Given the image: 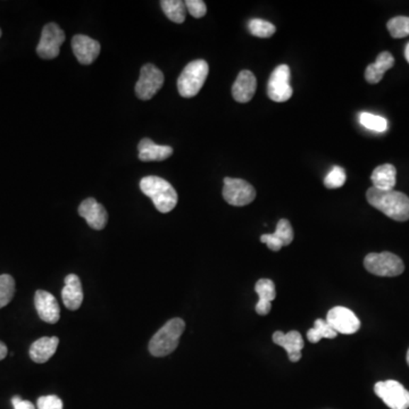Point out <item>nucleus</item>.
Masks as SVG:
<instances>
[{
    "instance_id": "nucleus-7",
    "label": "nucleus",
    "mask_w": 409,
    "mask_h": 409,
    "mask_svg": "<svg viewBox=\"0 0 409 409\" xmlns=\"http://www.w3.org/2000/svg\"><path fill=\"white\" fill-rule=\"evenodd\" d=\"M223 198L232 206L242 207L255 201L256 190L241 179H224Z\"/></svg>"
},
{
    "instance_id": "nucleus-37",
    "label": "nucleus",
    "mask_w": 409,
    "mask_h": 409,
    "mask_svg": "<svg viewBox=\"0 0 409 409\" xmlns=\"http://www.w3.org/2000/svg\"><path fill=\"white\" fill-rule=\"evenodd\" d=\"M0 37H1V30H0Z\"/></svg>"
},
{
    "instance_id": "nucleus-35",
    "label": "nucleus",
    "mask_w": 409,
    "mask_h": 409,
    "mask_svg": "<svg viewBox=\"0 0 409 409\" xmlns=\"http://www.w3.org/2000/svg\"><path fill=\"white\" fill-rule=\"evenodd\" d=\"M405 57H406V60L409 63V43H407L406 48H405Z\"/></svg>"
},
{
    "instance_id": "nucleus-32",
    "label": "nucleus",
    "mask_w": 409,
    "mask_h": 409,
    "mask_svg": "<svg viewBox=\"0 0 409 409\" xmlns=\"http://www.w3.org/2000/svg\"><path fill=\"white\" fill-rule=\"evenodd\" d=\"M38 409H63V401L57 396H43L37 403Z\"/></svg>"
},
{
    "instance_id": "nucleus-29",
    "label": "nucleus",
    "mask_w": 409,
    "mask_h": 409,
    "mask_svg": "<svg viewBox=\"0 0 409 409\" xmlns=\"http://www.w3.org/2000/svg\"><path fill=\"white\" fill-rule=\"evenodd\" d=\"M392 38L401 39L409 35V18L407 16H396L386 24Z\"/></svg>"
},
{
    "instance_id": "nucleus-1",
    "label": "nucleus",
    "mask_w": 409,
    "mask_h": 409,
    "mask_svg": "<svg viewBox=\"0 0 409 409\" xmlns=\"http://www.w3.org/2000/svg\"><path fill=\"white\" fill-rule=\"evenodd\" d=\"M366 198L371 206L379 209L388 218L398 222L409 220V197L403 192L381 191L372 186L367 190Z\"/></svg>"
},
{
    "instance_id": "nucleus-26",
    "label": "nucleus",
    "mask_w": 409,
    "mask_h": 409,
    "mask_svg": "<svg viewBox=\"0 0 409 409\" xmlns=\"http://www.w3.org/2000/svg\"><path fill=\"white\" fill-rule=\"evenodd\" d=\"M248 30L252 35L258 38H269L276 31L274 24L261 18H252L248 22Z\"/></svg>"
},
{
    "instance_id": "nucleus-23",
    "label": "nucleus",
    "mask_w": 409,
    "mask_h": 409,
    "mask_svg": "<svg viewBox=\"0 0 409 409\" xmlns=\"http://www.w3.org/2000/svg\"><path fill=\"white\" fill-rule=\"evenodd\" d=\"M396 177L397 169L391 164H383L373 171L371 180L373 182V188L381 191H390L393 190L396 186Z\"/></svg>"
},
{
    "instance_id": "nucleus-17",
    "label": "nucleus",
    "mask_w": 409,
    "mask_h": 409,
    "mask_svg": "<svg viewBox=\"0 0 409 409\" xmlns=\"http://www.w3.org/2000/svg\"><path fill=\"white\" fill-rule=\"evenodd\" d=\"M261 241L273 252H279L282 247L289 246L293 241V230L289 220L286 218L279 220L274 233L262 235Z\"/></svg>"
},
{
    "instance_id": "nucleus-21",
    "label": "nucleus",
    "mask_w": 409,
    "mask_h": 409,
    "mask_svg": "<svg viewBox=\"0 0 409 409\" xmlns=\"http://www.w3.org/2000/svg\"><path fill=\"white\" fill-rule=\"evenodd\" d=\"M255 291L259 297L258 303H256V312L258 315L269 314L272 308L271 303L276 297L274 282L269 279H261L256 284Z\"/></svg>"
},
{
    "instance_id": "nucleus-25",
    "label": "nucleus",
    "mask_w": 409,
    "mask_h": 409,
    "mask_svg": "<svg viewBox=\"0 0 409 409\" xmlns=\"http://www.w3.org/2000/svg\"><path fill=\"white\" fill-rule=\"evenodd\" d=\"M338 333L335 332L326 320L318 318L315 320L314 327L307 332V339L312 344H318L322 339H335Z\"/></svg>"
},
{
    "instance_id": "nucleus-13",
    "label": "nucleus",
    "mask_w": 409,
    "mask_h": 409,
    "mask_svg": "<svg viewBox=\"0 0 409 409\" xmlns=\"http://www.w3.org/2000/svg\"><path fill=\"white\" fill-rule=\"evenodd\" d=\"M79 215L86 220L88 225L94 230H103L108 220L106 209L98 203L95 198H88L81 203Z\"/></svg>"
},
{
    "instance_id": "nucleus-8",
    "label": "nucleus",
    "mask_w": 409,
    "mask_h": 409,
    "mask_svg": "<svg viewBox=\"0 0 409 409\" xmlns=\"http://www.w3.org/2000/svg\"><path fill=\"white\" fill-rule=\"evenodd\" d=\"M164 84L163 72L152 64L141 67L140 77L135 84V95L141 101L152 99Z\"/></svg>"
},
{
    "instance_id": "nucleus-22",
    "label": "nucleus",
    "mask_w": 409,
    "mask_h": 409,
    "mask_svg": "<svg viewBox=\"0 0 409 409\" xmlns=\"http://www.w3.org/2000/svg\"><path fill=\"white\" fill-rule=\"evenodd\" d=\"M395 65V58L389 52H381L375 63L367 66L365 79L369 84H376L383 79L384 73Z\"/></svg>"
},
{
    "instance_id": "nucleus-10",
    "label": "nucleus",
    "mask_w": 409,
    "mask_h": 409,
    "mask_svg": "<svg viewBox=\"0 0 409 409\" xmlns=\"http://www.w3.org/2000/svg\"><path fill=\"white\" fill-rule=\"evenodd\" d=\"M65 41V33L56 23H48L41 32L37 52L43 60H54L60 52V46Z\"/></svg>"
},
{
    "instance_id": "nucleus-11",
    "label": "nucleus",
    "mask_w": 409,
    "mask_h": 409,
    "mask_svg": "<svg viewBox=\"0 0 409 409\" xmlns=\"http://www.w3.org/2000/svg\"><path fill=\"white\" fill-rule=\"evenodd\" d=\"M326 322L337 333L354 335L361 327V320L355 313L346 307L337 306L330 309L326 315Z\"/></svg>"
},
{
    "instance_id": "nucleus-5",
    "label": "nucleus",
    "mask_w": 409,
    "mask_h": 409,
    "mask_svg": "<svg viewBox=\"0 0 409 409\" xmlns=\"http://www.w3.org/2000/svg\"><path fill=\"white\" fill-rule=\"evenodd\" d=\"M364 267L369 273L386 278L398 276L405 271V265L401 258L388 252L369 254L364 259Z\"/></svg>"
},
{
    "instance_id": "nucleus-27",
    "label": "nucleus",
    "mask_w": 409,
    "mask_h": 409,
    "mask_svg": "<svg viewBox=\"0 0 409 409\" xmlns=\"http://www.w3.org/2000/svg\"><path fill=\"white\" fill-rule=\"evenodd\" d=\"M15 293L14 279L9 274L0 275V308L7 306Z\"/></svg>"
},
{
    "instance_id": "nucleus-33",
    "label": "nucleus",
    "mask_w": 409,
    "mask_h": 409,
    "mask_svg": "<svg viewBox=\"0 0 409 409\" xmlns=\"http://www.w3.org/2000/svg\"><path fill=\"white\" fill-rule=\"evenodd\" d=\"M12 403L14 409H35V405L31 401L23 400L18 396L13 398Z\"/></svg>"
},
{
    "instance_id": "nucleus-2",
    "label": "nucleus",
    "mask_w": 409,
    "mask_h": 409,
    "mask_svg": "<svg viewBox=\"0 0 409 409\" xmlns=\"http://www.w3.org/2000/svg\"><path fill=\"white\" fill-rule=\"evenodd\" d=\"M143 195L152 199L158 212L167 214L172 212L178 203V194L169 181L159 177H146L140 181Z\"/></svg>"
},
{
    "instance_id": "nucleus-15",
    "label": "nucleus",
    "mask_w": 409,
    "mask_h": 409,
    "mask_svg": "<svg viewBox=\"0 0 409 409\" xmlns=\"http://www.w3.org/2000/svg\"><path fill=\"white\" fill-rule=\"evenodd\" d=\"M256 89H257V80L255 75L248 69H243L239 73L232 86V96L237 103H246L252 101Z\"/></svg>"
},
{
    "instance_id": "nucleus-30",
    "label": "nucleus",
    "mask_w": 409,
    "mask_h": 409,
    "mask_svg": "<svg viewBox=\"0 0 409 409\" xmlns=\"http://www.w3.org/2000/svg\"><path fill=\"white\" fill-rule=\"evenodd\" d=\"M346 172L342 167H335L331 169V172L326 175L324 179V186L327 189H338L346 184Z\"/></svg>"
},
{
    "instance_id": "nucleus-3",
    "label": "nucleus",
    "mask_w": 409,
    "mask_h": 409,
    "mask_svg": "<svg viewBox=\"0 0 409 409\" xmlns=\"http://www.w3.org/2000/svg\"><path fill=\"white\" fill-rule=\"evenodd\" d=\"M186 329L182 318H172L155 333L149 342V352L155 357H164L172 354L179 346L181 335Z\"/></svg>"
},
{
    "instance_id": "nucleus-24",
    "label": "nucleus",
    "mask_w": 409,
    "mask_h": 409,
    "mask_svg": "<svg viewBox=\"0 0 409 409\" xmlns=\"http://www.w3.org/2000/svg\"><path fill=\"white\" fill-rule=\"evenodd\" d=\"M160 6L169 20L174 23H184L186 21V7L184 1L181 0H163L160 1Z\"/></svg>"
},
{
    "instance_id": "nucleus-12",
    "label": "nucleus",
    "mask_w": 409,
    "mask_h": 409,
    "mask_svg": "<svg viewBox=\"0 0 409 409\" xmlns=\"http://www.w3.org/2000/svg\"><path fill=\"white\" fill-rule=\"evenodd\" d=\"M72 49L79 63L90 65L101 54V43L84 35H77L72 39Z\"/></svg>"
},
{
    "instance_id": "nucleus-4",
    "label": "nucleus",
    "mask_w": 409,
    "mask_h": 409,
    "mask_svg": "<svg viewBox=\"0 0 409 409\" xmlns=\"http://www.w3.org/2000/svg\"><path fill=\"white\" fill-rule=\"evenodd\" d=\"M208 73V64L203 60H194L188 64L178 79L179 94L184 98L197 96L203 88Z\"/></svg>"
},
{
    "instance_id": "nucleus-6",
    "label": "nucleus",
    "mask_w": 409,
    "mask_h": 409,
    "mask_svg": "<svg viewBox=\"0 0 409 409\" xmlns=\"http://www.w3.org/2000/svg\"><path fill=\"white\" fill-rule=\"evenodd\" d=\"M374 392L389 408H409V391L398 381H381L375 384Z\"/></svg>"
},
{
    "instance_id": "nucleus-36",
    "label": "nucleus",
    "mask_w": 409,
    "mask_h": 409,
    "mask_svg": "<svg viewBox=\"0 0 409 409\" xmlns=\"http://www.w3.org/2000/svg\"><path fill=\"white\" fill-rule=\"evenodd\" d=\"M407 364H408V366H409V349H408V352H407Z\"/></svg>"
},
{
    "instance_id": "nucleus-19",
    "label": "nucleus",
    "mask_w": 409,
    "mask_h": 409,
    "mask_svg": "<svg viewBox=\"0 0 409 409\" xmlns=\"http://www.w3.org/2000/svg\"><path fill=\"white\" fill-rule=\"evenodd\" d=\"M139 159L141 162H162L173 155V148L169 146H159L148 138L139 142Z\"/></svg>"
},
{
    "instance_id": "nucleus-31",
    "label": "nucleus",
    "mask_w": 409,
    "mask_h": 409,
    "mask_svg": "<svg viewBox=\"0 0 409 409\" xmlns=\"http://www.w3.org/2000/svg\"><path fill=\"white\" fill-rule=\"evenodd\" d=\"M186 3V11L195 18H201L206 15V4L203 0H188Z\"/></svg>"
},
{
    "instance_id": "nucleus-20",
    "label": "nucleus",
    "mask_w": 409,
    "mask_h": 409,
    "mask_svg": "<svg viewBox=\"0 0 409 409\" xmlns=\"http://www.w3.org/2000/svg\"><path fill=\"white\" fill-rule=\"evenodd\" d=\"M60 339L57 337H43L30 347V357L38 364L47 363L57 350Z\"/></svg>"
},
{
    "instance_id": "nucleus-9",
    "label": "nucleus",
    "mask_w": 409,
    "mask_h": 409,
    "mask_svg": "<svg viewBox=\"0 0 409 409\" xmlns=\"http://www.w3.org/2000/svg\"><path fill=\"white\" fill-rule=\"evenodd\" d=\"M290 69L286 64L279 65L267 82V96L275 103H284L292 97L293 90L290 84Z\"/></svg>"
},
{
    "instance_id": "nucleus-14",
    "label": "nucleus",
    "mask_w": 409,
    "mask_h": 409,
    "mask_svg": "<svg viewBox=\"0 0 409 409\" xmlns=\"http://www.w3.org/2000/svg\"><path fill=\"white\" fill-rule=\"evenodd\" d=\"M35 305L38 315L43 322L55 324L60 320V305L50 292L38 290L35 295Z\"/></svg>"
},
{
    "instance_id": "nucleus-34",
    "label": "nucleus",
    "mask_w": 409,
    "mask_h": 409,
    "mask_svg": "<svg viewBox=\"0 0 409 409\" xmlns=\"http://www.w3.org/2000/svg\"><path fill=\"white\" fill-rule=\"evenodd\" d=\"M7 354H9V349H7L6 344L0 341V361H3L4 358L6 357Z\"/></svg>"
},
{
    "instance_id": "nucleus-28",
    "label": "nucleus",
    "mask_w": 409,
    "mask_h": 409,
    "mask_svg": "<svg viewBox=\"0 0 409 409\" xmlns=\"http://www.w3.org/2000/svg\"><path fill=\"white\" fill-rule=\"evenodd\" d=\"M359 122L364 128L375 132H386L388 129V121L379 115L371 114V113H362L359 115Z\"/></svg>"
},
{
    "instance_id": "nucleus-16",
    "label": "nucleus",
    "mask_w": 409,
    "mask_h": 409,
    "mask_svg": "<svg viewBox=\"0 0 409 409\" xmlns=\"http://www.w3.org/2000/svg\"><path fill=\"white\" fill-rule=\"evenodd\" d=\"M273 342L278 346L282 347L286 349L288 357L292 363H297L301 361V350H303V337L297 331H290L288 333L276 331L273 333Z\"/></svg>"
},
{
    "instance_id": "nucleus-18",
    "label": "nucleus",
    "mask_w": 409,
    "mask_h": 409,
    "mask_svg": "<svg viewBox=\"0 0 409 409\" xmlns=\"http://www.w3.org/2000/svg\"><path fill=\"white\" fill-rule=\"evenodd\" d=\"M65 284L62 290V298L66 308L69 310H77L84 303V290L80 279L75 274L67 275Z\"/></svg>"
}]
</instances>
